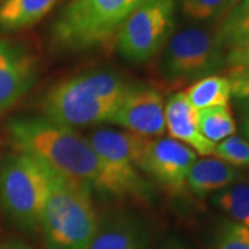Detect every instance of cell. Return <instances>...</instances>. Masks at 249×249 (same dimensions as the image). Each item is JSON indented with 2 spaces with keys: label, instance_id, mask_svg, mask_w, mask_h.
<instances>
[{
  "label": "cell",
  "instance_id": "1",
  "mask_svg": "<svg viewBox=\"0 0 249 249\" xmlns=\"http://www.w3.org/2000/svg\"><path fill=\"white\" fill-rule=\"evenodd\" d=\"M14 150L29 154L67 178L98 191L130 196L124 183L101 160L88 137L45 116L16 118L7 124Z\"/></svg>",
  "mask_w": 249,
  "mask_h": 249
},
{
  "label": "cell",
  "instance_id": "2",
  "mask_svg": "<svg viewBox=\"0 0 249 249\" xmlns=\"http://www.w3.org/2000/svg\"><path fill=\"white\" fill-rule=\"evenodd\" d=\"M132 88L116 72L98 70L57 82L42 100L45 118L68 127L109 122Z\"/></svg>",
  "mask_w": 249,
  "mask_h": 249
},
{
  "label": "cell",
  "instance_id": "3",
  "mask_svg": "<svg viewBox=\"0 0 249 249\" xmlns=\"http://www.w3.org/2000/svg\"><path fill=\"white\" fill-rule=\"evenodd\" d=\"M47 166L49 193L40 216L47 249H88L98 219L90 187Z\"/></svg>",
  "mask_w": 249,
  "mask_h": 249
},
{
  "label": "cell",
  "instance_id": "4",
  "mask_svg": "<svg viewBox=\"0 0 249 249\" xmlns=\"http://www.w3.org/2000/svg\"><path fill=\"white\" fill-rule=\"evenodd\" d=\"M142 0H71L55 19L52 39L68 52L115 43L126 18Z\"/></svg>",
  "mask_w": 249,
  "mask_h": 249
},
{
  "label": "cell",
  "instance_id": "5",
  "mask_svg": "<svg viewBox=\"0 0 249 249\" xmlns=\"http://www.w3.org/2000/svg\"><path fill=\"white\" fill-rule=\"evenodd\" d=\"M217 25H191L175 31L158 53V71L170 85L202 79L226 65Z\"/></svg>",
  "mask_w": 249,
  "mask_h": 249
},
{
  "label": "cell",
  "instance_id": "6",
  "mask_svg": "<svg viewBox=\"0 0 249 249\" xmlns=\"http://www.w3.org/2000/svg\"><path fill=\"white\" fill-rule=\"evenodd\" d=\"M49 193L45 162L16 151L0 165V201L13 222L25 230L36 229Z\"/></svg>",
  "mask_w": 249,
  "mask_h": 249
},
{
  "label": "cell",
  "instance_id": "7",
  "mask_svg": "<svg viewBox=\"0 0 249 249\" xmlns=\"http://www.w3.org/2000/svg\"><path fill=\"white\" fill-rule=\"evenodd\" d=\"M176 0H142L115 39L121 57L132 64L155 58L176 31Z\"/></svg>",
  "mask_w": 249,
  "mask_h": 249
},
{
  "label": "cell",
  "instance_id": "8",
  "mask_svg": "<svg viewBox=\"0 0 249 249\" xmlns=\"http://www.w3.org/2000/svg\"><path fill=\"white\" fill-rule=\"evenodd\" d=\"M152 137L127 130L100 129L88 136L90 145L101 160L112 170L130 196H147L148 186L139 173V163Z\"/></svg>",
  "mask_w": 249,
  "mask_h": 249
},
{
  "label": "cell",
  "instance_id": "9",
  "mask_svg": "<svg viewBox=\"0 0 249 249\" xmlns=\"http://www.w3.org/2000/svg\"><path fill=\"white\" fill-rule=\"evenodd\" d=\"M196 160V152L186 144L170 137H155L150 139L142 152L139 170L158 180L170 191L181 193Z\"/></svg>",
  "mask_w": 249,
  "mask_h": 249
},
{
  "label": "cell",
  "instance_id": "10",
  "mask_svg": "<svg viewBox=\"0 0 249 249\" xmlns=\"http://www.w3.org/2000/svg\"><path fill=\"white\" fill-rule=\"evenodd\" d=\"M109 122L144 137H162L165 127V101L158 90L132 86L119 101Z\"/></svg>",
  "mask_w": 249,
  "mask_h": 249
},
{
  "label": "cell",
  "instance_id": "11",
  "mask_svg": "<svg viewBox=\"0 0 249 249\" xmlns=\"http://www.w3.org/2000/svg\"><path fill=\"white\" fill-rule=\"evenodd\" d=\"M37 70V57L27 46L0 40V115L31 90Z\"/></svg>",
  "mask_w": 249,
  "mask_h": 249
},
{
  "label": "cell",
  "instance_id": "12",
  "mask_svg": "<svg viewBox=\"0 0 249 249\" xmlns=\"http://www.w3.org/2000/svg\"><path fill=\"white\" fill-rule=\"evenodd\" d=\"M165 127L170 139L193 148L196 154L209 157L214 154L216 144L208 142L196 124V111L190 106L183 91L175 93L165 103Z\"/></svg>",
  "mask_w": 249,
  "mask_h": 249
},
{
  "label": "cell",
  "instance_id": "13",
  "mask_svg": "<svg viewBox=\"0 0 249 249\" xmlns=\"http://www.w3.org/2000/svg\"><path fill=\"white\" fill-rule=\"evenodd\" d=\"M88 249H147V235L136 220L114 214L98 222Z\"/></svg>",
  "mask_w": 249,
  "mask_h": 249
},
{
  "label": "cell",
  "instance_id": "14",
  "mask_svg": "<svg viewBox=\"0 0 249 249\" xmlns=\"http://www.w3.org/2000/svg\"><path fill=\"white\" fill-rule=\"evenodd\" d=\"M240 176V170L219 158H202L193 165L186 186L196 196H206L237 183Z\"/></svg>",
  "mask_w": 249,
  "mask_h": 249
},
{
  "label": "cell",
  "instance_id": "15",
  "mask_svg": "<svg viewBox=\"0 0 249 249\" xmlns=\"http://www.w3.org/2000/svg\"><path fill=\"white\" fill-rule=\"evenodd\" d=\"M58 0H4L0 4V29L34 27L55 7Z\"/></svg>",
  "mask_w": 249,
  "mask_h": 249
},
{
  "label": "cell",
  "instance_id": "16",
  "mask_svg": "<svg viewBox=\"0 0 249 249\" xmlns=\"http://www.w3.org/2000/svg\"><path fill=\"white\" fill-rule=\"evenodd\" d=\"M187 101L196 111L205 108L226 107L231 98L230 80L222 75H209L196 80L184 91Z\"/></svg>",
  "mask_w": 249,
  "mask_h": 249
},
{
  "label": "cell",
  "instance_id": "17",
  "mask_svg": "<svg viewBox=\"0 0 249 249\" xmlns=\"http://www.w3.org/2000/svg\"><path fill=\"white\" fill-rule=\"evenodd\" d=\"M219 34L227 52L249 49V4L238 3L219 24Z\"/></svg>",
  "mask_w": 249,
  "mask_h": 249
},
{
  "label": "cell",
  "instance_id": "18",
  "mask_svg": "<svg viewBox=\"0 0 249 249\" xmlns=\"http://www.w3.org/2000/svg\"><path fill=\"white\" fill-rule=\"evenodd\" d=\"M196 124L201 134L213 144L235 134L237 130V124L229 106L196 111Z\"/></svg>",
  "mask_w": 249,
  "mask_h": 249
},
{
  "label": "cell",
  "instance_id": "19",
  "mask_svg": "<svg viewBox=\"0 0 249 249\" xmlns=\"http://www.w3.org/2000/svg\"><path fill=\"white\" fill-rule=\"evenodd\" d=\"M213 204L232 222L249 227V181H237L216 193Z\"/></svg>",
  "mask_w": 249,
  "mask_h": 249
},
{
  "label": "cell",
  "instance_id": "20",
  "mask_svg": "<svg viewBox=\"0 0 249 249\" xmlns=\"http://www.w3.org/2000/svg\"><path fill=\"white\" fill-rule=\"evenodd\" d=\"M181 16L193 22L223 21L232 9L230 0H178Z\"/></svg>",
  "mask_w": 249,
  "mask_h": 249
},
{
  "label": "cell",
  "instance_id": "21",
  "mask_svg": "<svg viewBox=\"0 0 249 249\" xmlns=\"http://www.w3.org/2000/svg\"><path fill=\"white\" fill-rule=\"evenodd\" d=\"M213 155L232 168H249V142L232 134L216 144Z\"/></svg>",
  "mask_w": 249,
  "mask_h": 249
},
{
  "label": "cell",
  "instance_id": "22",
  "mask_svg": "<svg viewBox=\"0 0 249 249\" xmlns=\"http://www.w3.org/2000/svg\"><path fill=\"white\" fill-rule=\"evenodd\" d=\"M213 249H249V227L224 222L216 234Z\"/></svg>",
  "mask_w": 249,
  "mask_h": 249
},
{
  "label": "cell",
  "instance_id": "23",
  "mask_svg": "<svg viewBox=\"0 0 249 249\" xmlns=\"http://www.w3.org/2000/svg\"><path fill=\"white\" fill-rule=\"evenodd\" d=\"M231 96L249 107V71L229 72Z\"/></svg>",
  "mask_w": 249,
  "mask_h": 249
},
{
  "label": "cell",
  "instance_id": "24",
  "mask_svg": "<svg viewBox=\"0 0 249 249\" xmlns=\"http://www.w3.org/2000/svg\"><path fill=\"white\" fill-rule=\"evenodd\" d=\"M226 67L229 72L249 71V49H237L227 52Z\"/></svg>",
  "mask_w": 249,
  "mask_h": 249
},
{
  "label": "cell",
  "instance_id": "25",
  "mask_svg": "<svg viewBox=\"0 0 249 249\" xmlns=\"http://www.w3.org/2000/svg\"><path fill=\"white\" fill-rule=\"evenodd\" d=\"M0 249H29L27 245H24L22 242L18 241H9L0 245Z\"/></svg>",
  "mask_w": 249,
  "mask_h": 249
},
{
  "label": "cell",
  "instance_id": "26",
  "mask_svg": "<svg viewBox=\"0 0 249 249\" xmlns=\"http://www.w3.org/2000/svg\"><path fill=\"white\" fill-rule=\"evenodd\" d=\"M244 134H245L247 140L249 142V115L248 118L245 119V122H244Z\"/></svg>",
  "mask_w": 249,
  "mask_h": 249
},
{
  "label": "cell",
  "instance_id": "27",
  "mask_svg": "<svg viewBox=\"0 0 249 249\" xmlns=\"http://www.w3.org/2000/svg\"><path fill=\"white\" fill-rule=\"evenodd\" d=\"M230 1H231V3H232V6H234V7H235V6H237V4H238V3H241V1H242V0H230Z\"/></svg>",
  "mask_w": 249,
  "mask_h": 249
},
{
  "label": "cell",
  "instance_id": "28",
  "mask_svg": "<svg viewBox=\"0 0 249 249\" xmlns=\"http://www.w3.org/2000/svg\"><path fill=\"white\" fill-rule=\"evenodd\" d=\"M170 249H184L183 247H180V245H176V247H172Z\"/></svg>",
  "mask_w": 249,
  "mask_h": 249
},
{
  "label": "cell",
  "instance_id": "29",
  "mask_svg": "<svg viewBox=\"0 0 249 249\" xmlns=\"http://www.w3.org/2000/svg\"><path fill=\"white\" fill-rule=\"evenodd\" d=\"M242 1H245V3H248L249 4V0H242Z\"/></svg>",
  "mask_w": 249,
  "mask_h": 249
},
{
  "label": "cell",
  "instance_id": "30",
  "mask_svg": "<svg viewBox=\"0 0 249 249\" xmlns=\"http://www.w3.org/2000/svg\"><path fill=\"white\" fill-rule=\"evenodd\" d=\"M3 1H4V0H0V4H1V3H3Z\"/></svg>",
  "mask_w": 249,
  "mask_h": 249
}]
</instances>
